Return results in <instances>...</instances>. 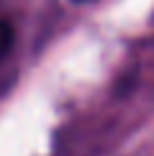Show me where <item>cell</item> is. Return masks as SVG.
<instances>
[{
    "label": "cell",
    "instance_id": "1",
    "mask_svg": "<svg viewBox=\"0 0 154 156\" xmlns=\"http://www.w3.org/2000/svg\"><path fill=\"white\" fill-rule=\"evenodd\" d=\"M13 41H16V31H13V26H10L8 21H3V18H0V59L10 54Z\"/></svg>",
    "mask_w": 154,
    "mask_h": 156
},
{
    "label": "cell",
    "instance_id": "2",
    "mask_svg": "<svg viewBox=\"0 0 154 156\" xmlns=\"http://www.w3.org/2000/svg\"><path fill=\"white\" fill-rule=\"evenodd\" d=\"M82 3H85V0H82Z\"/></svg>",
    "mask_w": 154,
    "mask_h": 156
}]
</instances>
